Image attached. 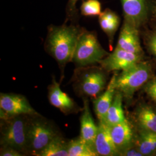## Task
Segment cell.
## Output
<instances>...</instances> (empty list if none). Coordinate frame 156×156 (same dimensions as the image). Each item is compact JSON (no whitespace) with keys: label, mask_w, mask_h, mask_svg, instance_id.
I'll return each instance as SVG.
<instances>
[{"label":"cell","mask_w":156,"mask_h":156,"mask_svg":"<svg viewBox=\"0 0 156 156\" xmlns=\"http://www.w3.org/2000/svg\"><path fill=\"white\" fill-rule=\"evenodd\" d=\"M84 28L76 23L62 26L50 25L45 41V49L51 56L62 70L68 62L73 61V56L78 39Z\"/></svg>","instance_id":"obj_1"},{"label":"cell","mask_w":156,"mask_h":156,"mask_svg":"<svg viewBox=\"0 0 156 156\" xmlns=\"http://www.w3.org/2000/svg\"><path fill=\"white\" fill-rule=\"evenodd\" d=\"M151 68L146 62H140L133 67L115 74L112 78L116 90L126 98H131L134 93L151 78Z\"/></svg>","instance_id":"obj_2"},{"label":"cell","mask_w":156,"mask_h":156,"mask_svg":"<svg viewBox=\"0 0 156 156\" xmlns=\"http://www.w3.org/2000/svg\"><path fill=\"white\" fill-rule=\"evenodd\" d=\"M31 116L20 115L2 119L1 146L10 147L22 153H27V129Z\"/></svg>","instance_id":"obj_3"},{"label":"cell","mask_w":156,"mask_h":156,"mask_svg":"<svg viewBox=\"0 0 156 156\" xmlns=\"http://www.w3.org/2000/svg\"><path fill=\"white\" fill-rule=\"evenodd\" d=\"M108 55L101 45L96 33L84 28L78 39L72 62L78 68L89 67L99 63Z\"/></svg>","instance_id":"obj_4"},{"label":"cell","mask_w":156,"mask_h":156,"mask_svg":"<svg viewBox=\"0 0 156 156\" xmlns=\"http://www.w3.org/2000/svg\"><path fill=\"white\" fill-rule=\"evenodd\" d=\"M58 135V131L50 122L41 115L31 116L27 129V153L38 156Z\"/></svg>","instance_id":"obj_5"},{"label":"cell","mask_w":156,"mask_h":156,"mask_svg":"<svg viewBox=\"0 0 156 156\" xmlns=\"http://www.w3.org/2000/svg\"><path fill=\"white\" fill-rule=\"evenodd\" d=\"M79 68L81 72L77 75L75 89L80 94L96 98L106 84L104 73L100 69L89 66Z\"/></svg>","instance_id":"obj_6"},{"label":"cell","mask_w":156,"mask_h":156,"mask_svg":"<svg viewBox=\"0 0 156 156\" xmlns=\"http://www.w3.org/2000/svg\"><path fill=\"white\" fill-rule=\"evenodd\" d=\"M1 119L20 115H40L22 95L1 93L0 95Z\"/></svg>","instance_id":"obj_7"},{"label":"cell","mask_w":156,"mask_h":156,"mask_svg":"<svg viewBox=\"0 0 156 156\" xmlns=\"http://www.w3.org/2000/svg\"><path fill=\"white\" fill-rule=\"evenodd\" d=\"M124 20L140 29L151 15L152 0H120Z\"/></svg>","instance_id":"obj_8"},{"label":"cell","mask_w":156,"mask_h":156,"mask_svg":"<svg viewBox=\"0 0 156 156\" xmlns=\"http://www.w3.org/2000/svg\"><path fill=\"white\" fill-rule=\"evenodd\" d=\"M142 55L116 47L111 53L101 60L99 64L107 71H123L142 62Z\"/></svg>","instance_id":"obj_9"},{"label":"cell","mask_w":156,"mask_h":156,"mask_svg":"<svg viewBox=\"0 0 156 156\" xmlns=\"http://www.w3.org/2000/svg\"><path fill=\"white\" fill-rule=\"evenodd\" d=\"M116 47L129 52L142 55L139 28L124 20Z\"/></svg>","instance_id":"obj_10"},{"label":"cell","mask_w":156,"mask_h":156,"mask_svg":"<svg viewBox=\"0 0 156 156\" xmlns=\"http://www.w3.org/2000/svg\"><path fill=\"white\" fill-rule=\"evenodd\" d=\"M48 99L51 105L66 114L77 111L79 108L74 101L62 91L60 84L55 77L53 78L52 82L48 88Z\"/></svg>","instance_id":"obj_11"},{"label":"cell","mask_w":156,"mask_h":156,"mask_svg":"<svg viewBox=\"0 0 156 156\" xmlns=\"http://www.w3.org/2000/svg\"><path fill=\"white\" fill-rule=\"evenodd\" d=\"M98 132L94 142V149L98 156H118L119 152L112 138L110 126L99 120Z\"/></svg>","instance_id":"obj_12"},{"label":"cell","mask_w":156,"mask_h":156,"mask_svg":"<svg viewBox=\"0 0 156 156\" xmlns=\"http://www.w3.org/2000/svg\"><path fill=\"white\" fill-rule=\"evenodd\" d=\"M98 128V127L95 124L90 109L89 101L84 98L80 117V133L79 136L94 149Z\"/></svg>","instance_id":"obj_13"},{"label":"cell","mask_w":156,"mask_h":156,"mask_svg":"<svg viewBox=\"0 0 156 156\" xmlns=\"http://www.w3.org/2000/svg\"><path fill=\"white\" fill-rule=\"evenodd\" d=\"M110 131L113 141L120 155L123 151L132 146L133 131L127 120L110 126Z\"/></svg>","instance_id":"obj_14"},{"label":"cell","mask_w":156,"mask_h":156,"mask_svg":"<svg viewBox=\"0 0 156 156\" xmlns=\"http://www.w3.org/2000/svg\"><path fill=\"white\" fill-rule=\"evenodd\" d=\"M116 92V90L111 79L106 90L102 94L96 97L93 101L95 113L99 120H104L107 112L111 105Z\"/></svg>","instance_id":"obj_15"},{"label":"cell","mask_w":156,"mask_h":156,"mask_svg":"<svg viewBox=\"0 0 156 156\" xmlns=\"http://www.w3.org/2000/svg\"><path fill=\"white\" fill-rule=\"evenodd\" d=\"M120 22V19L119 16L110 9H106L99 15V23L101 28L107 35L111 46Z\"/></svg>","instance_id":"obj_16"},{"label":"cell","mask_w":156,"mask_h":156,"mask_svg":"<svg viewBox=\"0 0 156 156\" xmlns=\"http://www.w3.org/2000/svg\"><path fill=\"white\" fill-rule=\"evenodd\" d=\"M126 120L123 109V95L116 91L111 105L102 121L109 126H112Z\"/></svg>","instance_id":"obj_17"},{"label":"cell","mask_w":156,"mask_h":156,"mask_svg":"<svg viewBox=\"0 0 156 156\" xmlns=\"http://www.w3.org/2000/svg\"><path fill=\"white\" fill-rule=\"evenodd\" d=\"M68 143L69 141L58 135L39 153L38 156H68Z\"/></svg>","instance_id":"obj_18"},{"label":"cell","mask_w":156,"mask_h":156,"mask_svg":"<svg viewBox=\"0 0 156 156\" xmlns=\"http://www.w3.org/2000/svg\"><path fill=\"white\" fill-rule=\"evenodd\" d=\"M137 122L146 131L156 133V112L151 107L140 108L136 113Z\"/></svg>","instance_id":"obj_19"},{"label":"cell","mask_w":156,"mask_h":156,"mask_svg":"<svg viewBox=\"0 0 156 156\" xmlns=\"http://www.w3.org/2000/svg\"><path fill=\"white\" fill-rule=\"evenodd\" d=\"M98 156L94 149L80 136L68 143V156Z\"/></svg>","instance_id":"obj_20"},{"label":"cell","mask_w":156,"mask_h":156,"mask_svg":"<svg viewBox=\"0 0 156 156\" xmlns=\"http://www.w3.org/2000/svg\"><path fill=\"white\" fill-rule=\"evenodd\" d=\"M138 149L144 156L152 154L156 151V133L144 130L138 140Z\"/></svg>","instance_id":"obj_21"},{"label":"cell","mask_w":156,"mask_h":156,"mask_svg":"<svg viewBox=\"0 0 156 156\" xmlns=\"http://www.w3.org/2000/svg\"><path fill=\"white\" fill-rule=\"evenodd\" d=\"M81 14L84 16H99L101 13V4L98 0L83 1L80 6Z\"/></svg>","instance_id":"obj_22"},{"label":"cell","mask_w":156,"mask_h":156,"mask_svg":"<svg viewBox=\"0 0 156 156\" xmlns=\"http://www.w3.org/2000/svg\"><path fill=\"white\" fill-rule=\"evenodd\" d=\"M79 0H69L66 8V19L65 23L69 21L76 23L78 19V11L76 4Z\"/></svg>","instance_id":"obj_23"},{"label":"cell","mask_w":156,"mask_h":156,"mask_svg":"<svg viewBox=\"0 0 156 156\" xmlns=\"http://www.w3.org/2000/svg\"><path fill=\"white\" fill-rule=\"evenodd\" d=\"M147 94L156 103V78L148 81L145 87Z\"/></svg>","instance_id":"obj_24"},{"label":"cell","mask_w":156,"mask_h":156,"mask_svg":"<svg viewBox=\"0 0 156 156\" xmlns=\"http://www.w3.org/2000/svg\"><path fill=\"white\" fill-rule=\"evenodd\" d=\"M146 44L151 53L156 58V30L151 32L147 36Z\"/></svg>","instance_id":"obj_25"},{"label":"cell","mask_w":156,"mask_h":156,"mask_svg":"<svg viewBox=\"0 0 156 156\" xmlns=\"http://www.w3.org/2000/svg\"><path fill=\"white\" fill-rule=\"evenodd\" d=\"M1 156H22L23 153L10 147H2L0 152Z\"/></svg>","instance_id":"obj_26"},{"label":"cell","mask_w":156,"mask_h":156,"mask_svg":"<svg viewBox=\"0 0 156 156\" xmlns=\"http://www.w3.org/2000/svg\"><path fill=\"white\" fill-rule=\"evenodd\" d=\"M121 156H144L139 150L137 149H135L134 148L131 147H129L127 149L123 151V152L121 153L120 154Z\"/></svg>","instance_id":"obj_27"},{"label":"cell","mask_w":156,"mask_h":156,"mask_svg":"<svg viewBox=\"0 0 156 156\" xmlns=\"http://www.w3.org/2000/svg\"><path fill=\"white\" fill-rule=\"evenodd\" d=\"M151 15L156 18V0H152L151 2Z\"/></svg>","instance_id":"obj_28"}]
</instances>
